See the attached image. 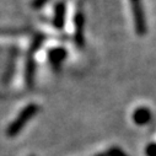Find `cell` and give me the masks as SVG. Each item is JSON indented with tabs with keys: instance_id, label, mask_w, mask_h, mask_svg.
I'll use <instances>...</instances> for the list:
<instances>
[{
	"instance_id": "cell-1",
	"label": "cell",
	"mask_w": 156,
	"mask_h": 156,
	"mask_svg": "<svg viewBox=\"0 0 156 156\" xmlns=\"http://www.w3.org/2000/svg\"><path fill=\"white\" fill-rule=\"evenodd\" d=\"M38 111H40V107H38L36 103H30L27 105L21 112L20 114L16 117V119L6 129V135L12 138V136H16L22 129L23 127L28 123L30 119H32L33 117L38 113Z\"/></svg>"
},
{
	"instance_id": "cell-2",
	"label": "cell",
	"mask_w": 156,
	"mask_h": 156,
	"mask_svg": "<svg viewBox=\"0 0 156 156\" xmlns=\"http://www.w3.org/2000/svg\"><path fill=\"white\" fill-rule=\"evenodd\" d=\"M130 3H132L135 32L138 36H144L147 32V27H146V20H145V14H144L141 0H133Z\"/></svg>"
},
{
	"instance_id": "cell-3",
	"label": "cell",
	"mask_w": 156,
	"mask_h": 156,
	"mask_svg": "<svg viewBox=\"0 0 156 156\" xmlns=\"http://www.w3.org/2000/svg\"><path fill=\"white\" fill-rule=\"evenodd\" d=\"M68 55V52L65 48L63 47H58V48H53L49 51L48 53V59H49V63L51 65L53 66V69L55 71H58L62 66V63L64 62V59L66 58Z\"/></svg>"
},
{
	"instance_id": "cell-4",
	"label": "cell",
	"mask_w": 156,
	"mask_h": 156,
	"mask_svg": "<svg viewBox=\"0 0 156 156\" xmlns=\"http://www.w3.org/2000/svg\"><path fill=\"white\" fill-rule=\"evenodd\" d=\"M84 27L85 16L83 11H77L75 15V42L79 47H84Z\"/></svg>"
},
{
	"instance_id": "cell-5",
	"label": "cell",
	"mask_w": 156,
	"mask_h": 156,
	"mask_svg": "<svg viewBox=\"0 0 156 156\" xmlns=\"http://www.w3.org/2000/svg\"><path fill=\"white\" fill-rule=\"evenodd\" d=\"M65 15H66V4L64 0L59 2L54 8V16H53V26L58 30H62L64 27L65 22Z\"/></svg>"
},
{
	"instance_id": "cell-6",
	"label": "cell",
	"mask_w": 156,
	"mask_h": 156,
	"mask_svg": "<svg viewBox=\"0 0 156 156\" xmlns=\"http://www.w3.org/2000/svg\"><path fill=\"white\" fill-rule=\"evenodd\" d=\"M133 121L136 126H145L151 121V111L147 107H138L133 113Z\"/></svg>"
},
{
	"instance_id": "cell-7",
	"label": "cell",
	"mask_w": 156,
	"mask_h": 156,
	"mask_svg": "<svg viewBox=\"0 0 156 156\" xmlns=\"http://www.w3.org/2000/svg\"><path fill=\"white\" fill-rule=\"evenodd\" d=\"M34 71H36V64L33 59V53L31 52L30 55L27 57L26 62V71H25V77H26V84L28 87L33 85V79H34Z\"/></svg>"
},
{
	"instance_id": "cell-8",
	"label": "cell",
	"mask_w": 156,
	"mask_h": 156,
	"mask_svg": "<svg viewBox=\"0 0 156 156\" xmlns=\"http://www.w3.org/2000/svg\"><path fill=\"white\" fill-rule=\"evenodd\" d=\"M107 156H127L126 152L119 147H111L107 152Z\"/></svg>"
},
{
	"instance_id": "cell-9",
	"label": "cell",
	"mask_w": 156,
	"mask_h": 156,
	"mask_svg": "<svg viewBox=\"0 0 156 156\" xmlns=\"http://www.w3.org/2000/svg\"><path fill=\"white\" fill-rule=\"evenodd\" d=\"M145 155L146 156H156V143H150L145 147Z\"/></svg>"
},
{
	"instance_id": "cell-10",
	"label": "cell",
	"mask_w": 156,
	"mask_h": 156,
	"mask_svg": "<svg viewBox=\"0 0 156 156\" xmlns=\"http://www.w3.org/2000/svg\"><path fill=\"white\" fill-rule=\"evenodd\" d=\"M48 2H49V0H33V2H32V8L33 9H41Z\"/></svg>"
},
{
	"instance_id": "cell-11",
	"label": "cell",
	"mask_w": 156,
	"mask_h": 156,
	"mask_svg": "<svg viewBox=\"0 0 156 156\" xmlns=\"http://www.w3.org/2000/svg\"><path fill=\"white\" fill-rule=\"evenodd\" d=\"M96 156H107V155H105V154H98V155H96Z\"/></svg>"
},
{
	"instance_id": "cell-12",
	"label": "cell",
	"mask_w": 156,
	"mask_h": 156,
	"mask_svg": "<svg viewBox=\"0 0 156 156\" xmlns=\"http://www.w3.org/2000/svg\"><path fill=\"white\" fill-rule=\"evenodd\" d=\"M130 2H133V0H130Z\"/></svg>"
},
{
	"instance_id": "cell-13",
	"label": "cell",
	"mask_w": 156,
	"mask_h": 156,
	"mask_svg": "<svg viewBox=\"0 0 156 156\" xmlns=\"http://www.w3.org/2000/svg\"><path fill=\"white\" fill-rule=\"evenodd\" d=\"M31 156H33V155H31Z\"/></svg>"
}]
</instances>
